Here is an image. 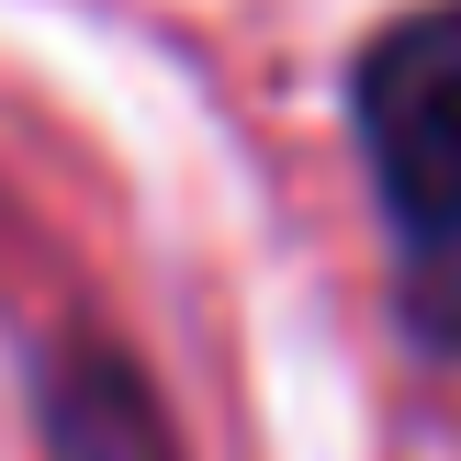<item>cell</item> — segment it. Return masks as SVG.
<instances>
[{
    "label": "cell",
    "instance_id": "obj_1",
    "mask_svg": "<svg viewBox=\"0 0 461 461\" xmlns=\"http://www.w3.org/2000/svg\"><path fill=\"white\" fill-rule=\"evenodd\" d=\"M360 158H372L394 282L428 349H461V0L405 12L360 57Z\"/></svg>",
    "mask_w": 461,
    "mask_h": 461
}]
</instances>
